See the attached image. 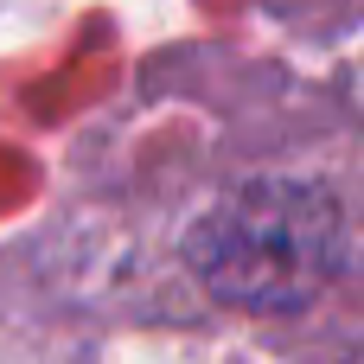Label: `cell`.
<instances>
[{
	"mask_svg": "<svg viewBox=\"0 0 364 364\" xmlns=\"http://www.w3.org/2000/svg\"><path fill=\"white\" fill-rule=\"evenodd\" d=\"M186 256L218 301L288 314L307 307L339 269V205L294 179H256L192 230Z\"/></svg>",
	"mask_w": 364,
	"mask_h": 364,
	"instance_id": "obj_1",
	"label": "cell"
}]
</instances>
